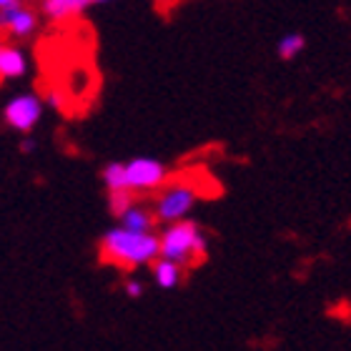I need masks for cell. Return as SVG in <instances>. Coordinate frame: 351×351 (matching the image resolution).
<instances>
[{"label": "cell", "instance_id": "6da1fadb", "mask_svg": "<svg viewBox=\"0 0 351 351\" xmlns=\"http://www.w3.org/2000/svg\"><path fill=\"white\" fill-rule=\"evenodd\" d=\"M101 256L103 261L125 271L151 266L161 256V241L156 231H131L125 226H116L103 234Z\"/></svg>", "mask_w": 351, "mask_h": 351}, {"label": "cell", "instance_id": "7a4b0ae2", "mask_svg": "<svg viewBox=\"0 0 351 351\" xmlns=\"http://www.w3.org/2000/svg\"><path fill=\"white\" fill-rule=\"evenodd\" d=\"M158 241H161V256L181 263L183 269L201 261L206 256V249H208V239H206L204 228L189 219L166 223V228L158 234Z\"/></svg>", "mask_w": 351, "mask_h": 351}, {"label": "cell", "instance_id": "3957f363", "mask_svg": "<svg viewBox=\"0 0 351 351\" xmlns=\"http://www.w3.org/2000/svg\"><path fill=\"white\" fill-rule=\"evenodd\" d=\"M196 201H198V193L189 183H169V186L163 183L161 193L156 196V204H154L156 221H161L163 226H166V223L186 219L191 213V208L196 206Z\"/></svg>", "mask_w": 351, "mask_h": 351}, {"label": "cell", "instance_id": "277c9868", "mask_svg": "<svg viewBox=\"0 0 351 351\" xmlns=\"http://www.w3.org/2000/svg\"><path fill=\"white\" fill-rule=\"evenodd\" d=\"M123 181L125 189L143 193V191H158L163 183L169 181V169L166 163L151 156H138L123 163Z\"/></svg>", "mask_w": 351, "mask_h": 351}, {"label": "cell", "instance_id": "5b68a950", "mask_svg": "<svg viewBox=\"0 0 351 351\" xmlns=\"http://www.w3.org/2000/svg\"><path fill=\"white\" fill-rule=\"evenodd\" d=\"M43 116V101L33 93H23L15 95L13 101L8 103L5 110H3V118L10 128L21 133H30L36 128V123Z\"/></svg>", "mask_w": 351, "mask_h": 351}, {"label": "cell", "instance_id": "8992f818", "mask_svg": "<svg viewBox=\"0 0 351 351\" xmlns=\"http://www.w3.org/2000/svg\"><path fill=\"white\" fill-rule=\"evenodd\" d=\"M38 25L36 13L25 5H13V8H3L0 10V28L8 30L10 36L15 38H28Z\"/></svg>", "mask_w": 351, "mask_h": 351}, {"label": "cell", "instance_id": "52a82bcc", "mask_svg": "<svg viewBox=\"0 0 351 351\" xmlns=\"http://www.w3.org/2000/svg\"><path fill=\"white\" fill-rule=\"evenodd\" d=\"M28 73V58L21 48L0 43V81H15Z\"/></svg>", "mask_w": 351, "mask_h": 351}, {"label": "cell", "instance_id": "ba28073f", "mask_svg": "<svg viewBox=\"0 0 351 351\" xmlns=\"http://www.w3.org/2000/svg\"><path fill=\"white\" fill-rule=\"evenodd\" d=\"M90 5V0H43V13L53 23L73 21Z\"/></svg>", "mask_w": 351, "mask_h": 351}, {"label": "cell", "instance_id": "9c48e42d", "mask_svg": "<svg viewBox=\"0 0 351 351\" xmlns=\"http://www.w3.org/2000/svg\"><path fill=\"white\" fill-rule=\"evenodd\" d=\"M118 221H121V226L131 228V231H154L156 213H154V208L141 206L138 201H136V204H131L121 216H118Z\"/></svg>", "mask_w": 351, "mask_h": 351}, {"label": "cell", "instance_id": "30bf717a", "mask_svg": "<svg viewBox=\"0 0 351 351\" xmlns=\"http://www.w3.org/2000/svg\"><path fill=\"white\" fill-rule=\"evenodd\" d=\"M151 266H154V281L161 286V289H176V286L181 284V274H183L181 263L158 256Z\"/></svg>", "mask_w": 351, "mask_h": 351}, {"label": "cell", "instance_id": "8fae6325", "mask_svg": "<svg viewBox=\"0 0 351 351\" xmlns=\"http://www.w3.org/2000/svg\"><path fill=\"white\" fill-rule=\"evenodd\" d=\"M304 48H306V38L301 36V33H286L276 43V53L281 60H293Z\"/></svg>", "mask_w": 351, "mask_h": 351}, {"label": "cell", "instance_id": "7c38bea8", "mask_svg": "<svg viewBox=\"0 0 351 351\" xmlns=\"http://www.w3.org/2000/svg\"><path fill=\"white\" fill-rule=\"evenodd\" d=\"M131 204H136V191H131V189L108 191V206H110V213H113V216H121Z\"/></svg>", "mask_w": 351, "mask_h": 351}, {"label": "cell", "instance_id": "4fadbf2b", "mask_svg": "<svg viewBox=\"0 0 351 351\" xmlns=\"http://www.w3.org/2000/svg\"><path fill=\"white\" fill-rule=\"evenodd\" d=\"M103 183H106V189L113 191V189H125V181H123V163H108L101 173Z\"/></svg>", "mask_w": 351, "mask_h": 351}, {"label": "cell", "instance_id": "5bb4252c", "mask_svg": "<svg viewBox=\"0 0 351 351\" xmlns=\"http://www.w3.org/2000/svg\"><path fill=\"white\" fill-rule=\"evenodd\" d=\"M125 296H131V299H141L143 296V291H146V286H143V281H138V278H128L123 286Z\"/></svg>", "mask_w": 351, "mask_h": 351}, {"label": "cell", "instance_id": "9a60e30c", "mask_svg": "<svg viewBox=\"0 0 351 351\" xmlns=\"http://www.w3.org/2000/svg\"><path fill=\"white\" fill-rule=\"evenodd\" d=\"M48 106H53V108H63V95L60 93H48Z\"/></svg>", "mask_w": 351, "mask_h": 351}, {"label": "cell", "instance_id": "2e32d148", "mask_svg": "<svg viewBox=\"0 0 351 351\" xmlns=\"http://www.w3.org/2000/svg\"><path fill=\"white\" fill-rule=\"evenodd\" d=\"M21 151H23V154H33V151H36V141H33V138H23Z\"/></svg>", "mask_w": 351, "mask_h": 351}, {"label": "cell", "instance_id": "e0dca14e", "mask_svg": "<svg viewBox=\"0 0 351 351\" xmlns=\"http://www.w3.org/2000/svg\"><path fill=\"white\" fill-rule=\"evenodd\" d=\"M154 3H156L158 8H171V5H176L178 0H154Z\"/></svg>", "mask_w": 351, "mask_h": 351}, {"label": "cell", "instance_id": "ac0fdd59", "mask_svg": "<svg viewBox=\"0 0 351 351\" xmlns=\"http://www.w3.org/2000/svg\"><path fill=\"white\" fill-rule=\"evenodd\" d=\"M18 3H21V0H0V10H3V8H13V5H18Z\"/></svg>", "mask_w": 351, "mask_h": 351}, {"label": "cell", "instance_id": "d6986e66", "mask_svg": "<svg viewBox=\"0 0 351 351\" xmlns=\"http://www.w3.org/2000/svg\"><path fill=\"white\" fill-rule=\"evenodd\" d=\"M90 3H108V0H90Z\"/></svg>", "mask_w": 351, "mask_h": 351}]
</instances>
